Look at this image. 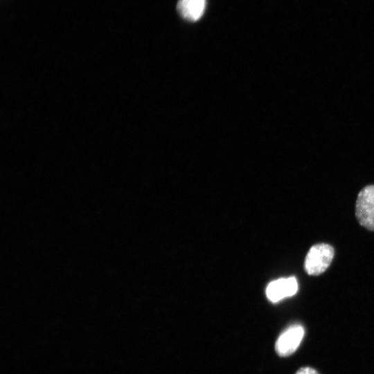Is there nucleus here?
I'll return each instance as SVG.
<instances>
[{
    "label": "nucleus",
    "instance_id": "nucleus-1",
    "mask_svg": "<svg viewBox=\"0 0 374 374\" xmlns=\"http://www.w3.org/2000/svg\"><path fill=\"white\" fill-rule=\"evenodd\" d=\"M334 253L333 247L328 244L320 243L313 245L305 259V271L310 276L321 274L330 266Z\"/></svg>",
    "mask_w": 374,
    "mask_h": 374
},
{
    "label": "nucleus",
    "instance_id": "nucleus-2",
    "mask_svg": "<svg viewBox=\"0 0 374 374\" xmlns=\"http://www.w3.org/2000/svg\"><path fill=\"white\" fill-rule=\"evenodd\" d=\"M355 215L361 226L374 231V185L366 186L359 192Z\"/></svg>",
    "mask_w": 374,
    "mask_h": 374
},
{
    "label": "nucleus",
    "instance_id": "nucleus-3",
    "mask_svg": "<svg viewBox=\"0 0 374 374\" xmlns=\"http://www.w3.org/2000/svg\"><path fill=\"white\" fill-rule=\"evenodd\" d=\"M304 336V328L301 325L295 324L285 330L276 340L275 349L280 357H287L293 354L299 346Z\"/></svg>",
    "mask_w": 374,
    "mask_h": 374
},
{
    "label": "nucleus",
    "instance_id": "nucleus-4",
    "mask_svg": "<svg viewBox=\"0 0 374 374\" xmlns=\"http://www.w3.org/2000/svg\"><path fill=\"white\" fill-rule=\"evenodd\" d=\"M298 290V283L295 277L282 278L271 281L266 289L268 299L274 303L294 295Z\"/></svg>",
    "mask_w": 374,
    "mask_h": 374
},
{
    "label": "nucleus",
    "instance_id": "nucleus-5",
    "mask_svg": "<svg viewBox=\"0 0 374 374\" xmlns=\"http://www.w3.org/2000/svg\"><path fill=\"white\" fill-rule=\"evenodd\" d=\"M206 0H179L177 10L181 16L192 21L199 19L204 12Z\"/></svg>",
    "mask_w": 374,
    "mask_h": 374
},
{
    "label": "nucleus",
    "instance_id": "nucleus-6",
    "mask_svg": "<svg viewBox=\"0 0 374 374\" xmlns=\"http://www.w3.org/2000/svg\"><path fill=\"white\" fill-rule=\"evenodd\" d=\"M295 374H319V373L312 368L303 367L299 369Z\"/></svg>",
    "mask_w": 374,
    "mask_h": 374
}]
</instances>
